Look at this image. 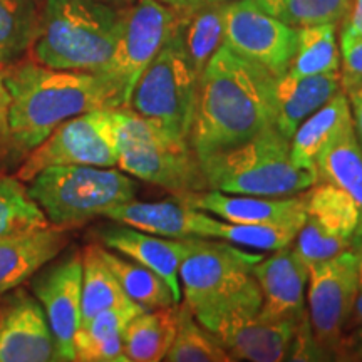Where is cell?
I'll return each instance as SVG.
<instances>
[{"label": "cell", "instance_id": "7c38bea8", "mask_svg": "<svg viewBox=\"0 0 362 362\" xmlns=\"http://www.w3.org/2000/svg\"><path fill=\"white\" fill-rule=\"evenodd\" d=\"M223 44L272 74L288 71L297 49V29L265 13L253 0L225 4Z\"/></svg>", "mask_w": 362, "mask_h": 362}, {"label": "cell", "instance_id": "277c9868", "mask_svg": "<svg viewBox=\"0 0 362 362\" xmlns=\"http://www.w3.org/2000/svg\"><path fill=\"white\" fill-rule=\"evenodd\" d=\"M126 7L103 0H45L29 57L52 69L98 72L115 52Z\"/></svg>", "mask_w": 362, "mask_h": 362}, {"label": "cell", "instance_id": "836d02e7", "mask_svg": "<svg viewBox=\"0 0 362 362\" xmlns=\"http://www.w3.org/2000/svg\"><path fill=\"white\" fill-rule=\"evenodd\" d=\"M44 211L29 194L27 183L0 171V238L47 226Z\"/></svg>", "mask_w": 362, "mask_h": 362}, {"label": "cell", "instance_id": "8d00e7d4", "mask_svg": "<svg viewBox=\"0 0 362 362\" xmlns=\"http://www.w3.org/2000/svg\"><path fill=\"white\" fill-rule=\"evenodd\" d=\"M341 88L362 83V37L341 33Z\"/></svg>", "mask_w": 362, "mask_h": 362}, {"label": "cell", "instance_id": "d6a6232c", "mask_svg": "<svg viewBox=\"0 0 362 362\" xmlns=\"http://www.w3.org/2000/svg\"><path fill=\"white\" fill-rule=\"evenodd\" d=\"M165 361L170 362H233V357L210 330L194 319L185 302H180L178 329Z\"/></svg>", "mask_w": 362, "mask_h": 362}, {"label": "cell", "instance_id": "d590c367", "mask_svg": "<svg viewBox=\"0 0 362 362\" xmlns=\"http://www.w3.org/2000/svg\"><path fill=\"white\" fill-rule=\"evenodd\" d=\"M293 252L304 264L309 267L312 264L334 259L339 253L352 248V240L344 238L324 228L310 216H307L304 225L298 230L296 240H293Z\"/></svg>", "mask_w": 362, "mask_h": 362}, {"label": "cell", "instance_id": "4316f807", "mask_svg": "<svg viewBox=\"0 0 362 362\" xmlns=\"http://www.w3.org/2000/svg\"><path fill=\"white\" fill-rule=\"evenodd\" d=\"M133 304L99 253V245L83 250V287H81V324L107 309ZM136 304V302H134ZM79 324V325H81Z\"/></svg>", "mask_w": 362, "mask_h": 362}, {"label": "cell", "instance_id": "e575fe53", "mask_svg": "<svg viewBox=\"0 0 362 362\" xmlns=\"http://www.w3.org/2000/svg\"><path fill=\"white\" fill-rule=\"evenodd\" d=\"M265 13L291 27L342 24L352 0H253Z\"/></svg>", "mask_w": 362, "mask_h": 362}, {"label": "cell", "instance_id": "603a6c76", "mask_svg": "<svg viewBox=\"0 0 362 362\" xmlns=\"http://www.w3.org/2000/svg\"><path fill=\"white\" fill-rule=\"evenodd\" d=\"M144 309L138 304L107 309L81 324L74 337L76 361L81 362H128L123 332L134 315Z\"/></svg>", "mask_w": 362, "mask_h": 362}, {"label": "cell", "instance_id": "83f0119b", "mask_svg": "<svg viewBox=\"0 0 362 362\" xmlns=\"http://www.w3.org/2000/svg\"><path fill=\"white\" fill-rule=\"evenodd\" d=\"M42 7L39 0H0V66L24 59L39 34Z\"/></svg>", "mask_w": 362, "mask_h": 362}, {"label": "cell", "instance_id": "8992f818", "mask_svg": "<svg viewBox=\"0 0 362 362\" xmlns=\"http://www.w3.org/2000/svg\"><path fill=\"white\" fill-rule=\"evenodd\" d=\"M208 189L253 194L293 197L317 183V171L298 168L291 160V139L275 124L262 129L237 146L203 158Z\"/></svg>", "mask_w": 362, "mask_h": 362}, {"label": "cell", "instance_id": "e0dca14e", "mask_svg": "<svg viewBox=\"0 0 362 362\" xmlns=\"http://www.w3.org/2000/svg\"><path fill=\"white\" fill-rule=\"evenodd\" d=\"M103 247L148 267L168 284L175 300H181L180 265L189 250V238H166L117 223L96 230Z\"/></svg>", "mask_w": 362, "mask_h": 362}, {"label": "cell", "instance_id": "1f68e13d", "mask_svg": "<svg viewBox=\"0 0 362 362\" xmlns=\"http://www.w3.org/2000/svg\"><path fill=\"white\" fill-rule=\"evenodd\" d=\"M336 33V24L298 27L297 49L287 74L314 76L337 72L341 67V49L337 45Z\"/></svg>", "mask_w": 362, "mask_h": 362}, {"label": "cell", "instance_id": "7bdbcfd3", "mask_svg": "<svg viewBox=\"0 0 362 362\" xmlns=\"http://www.w3.org/2000/svg\"><path fill=\"white\" fill-rule=\"evenodd\" d=\"M362 329V284L359 282L357 287V293L354 298V304H352L349 319H347L346 327H344V334L352 332V330Z\"/></svg>", "mask_w": 362, "mask_h": 362}, {"label": "cell", "instance_id": "6da1fadb", "mask_svg": "<svg viewBox=\"0 0 362 362\" xmlns=\"http://www.w3.org/2000/svg\"><path fill=\"white\" fill-rule=\"evenodd\" d=\"M277 79L265 67L220 45L198 83L189 143L200 160L275 124Z\"/></svg>", "mask_w": 362, "mask_h": 362}, {"label": "cell", "instance_id": "f546056e", "mask_svg": "<svg viewBox=\"0 0 362 362\" xmlns=\"http://www.w3.org/2000/svg\"><path fill=\"white\" fill-rule=\"evenodd\" d=\"M307 216L329 232L349 238L354 243L361 228V214L356 202L341 188L325 181H317L305 189Z\"/></svg>", "mask_w": 362, "mask_h": 362}, {"label": "cell", "instance_id": "5b68a950", "mask_svg": "<svg viewBox=\"0 0 362 362\" xmlns=\"http://www.w3.org/2000/svg\"><path fill=\"white\" fill-rule=\"evenodd\" d=\"M111 111L117 168L166 189L173 197L208 189L202 161L189 139L171 133L161 123L138 115L128 106Z\"/></svg>", "mask_w": 362, "mask_h": 362}, {"label": "cell", "instance_id": "ab89813d", "mask_svg": "<svg viewBox=\"0 0 362 362\" xmlns=\"http://www.w3.org/2000/svg\"><path fill=\"white\" fill-rule=\"evenodd\" d=\"M346 93L347 101L351 106V115H352V123H354V129L362 146V83H356L342 88Z\"/></svg>", "mask_w": 362, "mask_h": 362}, {"label": "cell", "instance_id": "f35d334b", "mask_svg": "<svg viewBox=\"0 0 362 362\" xmlns=\"http://www.w3.org/2000/svg\"><path fill=\"white\" fill-rule=\"evenodd\" d=\"M336 361H362V329L344 334L336 351Z\"/></svg>", "mask_w": 362, "mask_h": 362}, {"label": "cell", "instance_id": "3957f363", "mask_svg": "<svg viewBox=\"0 0 362 362\" xmlns=\"http://www.w3.org/2000/svg\"><path fill=\"white\" fill-rule=\"evenodd\" d=\"M262 259L260 253L225 240L189 238V250L180 265L181 297L203 327L215 334L259 314L262 292L253 267Z\"/></svg>", "mask_w": 362, "mask_h": 362}, {"label": "cell", "instance_id": "74e56055", "mask_svg": "<svg viewBox=\"0 0 362 362\" xmlns=\"http://www.w3.org/2000/svg\"><path fill=\"white\" fill-rule=\"evenodd\" d=\"M4 67L0 66V165L4 168L16 166L13 161V149L11 138V123H8V111H11V94L4 81Z\"/></svg>", "mask_w": 362, "mask_h": 362}, {"label": "cell", "instance_id": "ba28073f", "mask_svg": "<svg viewBox=\"0 0 362 362\" xmlns=\"http://www.w3.org/2000/svg\"><path fill=\"white\" fill-rule=\"evenodd\" d=\"M200 76L183 47L178 17L160 52L139 76L128 107L189 139Z\"/></svg>", "mask_w": 362, "mask_h": 362}, {"label": "cell", "instance_id": "60d3db41", "mask_svg": "<svg viewBox=\"0 0 362 362\" xmlns=\"http://www.w3.org/2000/svg\"><path fill=\"white\" fill-rule=\"evenodd\" d=\"M341 33L362 37V0H352L351 11L342 22Z\"/></svg>", "mask_w": 362, "mask_h": 362}, {"label": "cell", "instance_id": "5bb4252c", "mask_svg": "<svg viewBox=\"0 0 362 362\" xmlns=\"http://www.w3.org/2000/svg\"><path fill=\"white\" fill-rule=\"evenodd\" d=\"M59 361L40 302L21 287L0 297V362Z\"/></svg>", "mask_w": 362, "mask_h": 362}, {"label": "cell", "instance_id": "2e32d148", "mask_svg": "<svg viewBox=\"0 0 362 362\" xmlns=\"http://www.w3.org/2000/svg\"><path fill=\"white\" fill-rule=\"evenodd\" d=\"M260 285L262 319H302L305 310V287L309 267L297 257L292 245L279 248L269 259L253 267Z\"/></svg>", "mask_w": 362, "mask_h": 362}, {"label": "cell", "instance_id": "ee69618b", "mask_svg": "<svg viewBox=\"0 0 362 362\" xmlns=\"http://www.w3.org/2000/svg\"><path fill=\"white\" fill-rule=\"evenodd\" d=\"M354 250H357V255H359V282L362 284V243L359 247H356Z\"/></svg>", "mask_w": 362, "mask_h": 362}, {"label": "cell", "instance_id": "f6af8a7d", "mask_svg": "<svg viewBox=\"0 0 362 362\" xmlns=\"http://www.w3.org/2000/svg\"><path fill=\"white\" fill-rule=\"evenodd\" d=\"M103 2H107V4H115V6H126L124 0H103Z\"/></svg>", "mask_w": 362, "mask_h": 362}, {"label": "cell", "instance_id": "9c48e42d", "mask_svg": "<svg viewBox=\"0 0 362 362\" xmlns=\"http://www.w3.org/2000/svg\"><path fill=\"white\" fill-rule=\"evenodd\" d=\"M111 110L98 107L59 124L17 166V178L27 183L51 166H117V143Z\"/></svg>", "mask_w": 362, "mask_h": 362}, {"label": "cell", "instance_id": "30bf717a", "mask_svg": "<svg viewBox=\"0 0 362 362\" xmlns=\"http://www.w3.org/2000/svg\"><path fill=\"white\" fill-rule=\"evenodd\" d=\"M175 22L176 12L161 0H136L126 7L115 52L94 72L115 86L121 106H128L139 76L160 52Z\"/></svg>", "mask_w": 362, "mask_h": 362}, {"label": "cell", "instance_id": "7402d4cb", "mask_svg": "<svg viewBox=\"0 0 362 362\" xmlns=\"http://www.w3.org/2000/svg\"><path fill=\"white\" fill-rule=\"evenodd\" d=\"M315 170L317 181L341 188L356 202L361 214V228L352 248L359 247L362 243V146L352 119L347 121L319 153Z\"/></svg>", "mask_w": 362, "mask_h": 362}, {"label": "cell", "instance_id": "44dd1931", "mask_svg": "<svg viewBox=\"0 0 362 362\" xmlns=\"http://www.w3.org/2000/svg\"><path fill=\"white\" fill-rule=\"evenodd\" d=\"M341 89L339 71L314 76H291L285 72L277 79L275 126L285 138L291 139L298 126Z\"/></svg>", "mask_w": 362, "mask_h": 362}, {"label": "cell", "instance_id": "d6986e66", "mask_svg": "<svg viewBox=\"0 0 362 362\" xmlns=\"http://www.w3.org/2000/svg\"><path fill=\"white\" fill-rule=\"evenodd\" d=\"M304 317L275 320L262 319L257 314L226 325L214 336L228 351L233 361H288L298 325L304 320Z\"/></svg>", "mask_w": 362, "mask_h": 362}, {"label": "cell", "instance_id": "52a82bcc", "mask_svg": "<svg viewBox=\"0 0 362 362\" xmlns=\"http://www.w3.org/2000/svg\"><path fill=\"white\" fill-rule=\"evenodd\" d=\"M27 189L51 225L74 230L134 200L136 187L117 166L67 165L45 168Z\"/></svg>", "mask_w": 362, "mask_h": 362}, {"label": "cell", "instance_id": "bcb514c9", "mask_svg": "<svg viewBox=\"0 0 362 362\" xmlns=\"http://www.w3.org/2000/svg\"><path fill=\"white\" fill-rule=\"evenodd\" d=\"M124 2H126V6H131V4H134L136 0H124Z\"/></svg>", "mask_w": 362, "mask_h": 362}, {"label": "cell", "instance_id": "d4e9b609", "mask_svg": "<svg viewBox=\"0 0 362 362\" xmlns=\"http://www.w3.org/2000/svg\"><path fill=\"white\" fill-rule=\"evenodd\" d=\"M352 119L346 93L341 89L310 115L291 138V160L298 168L315 170V160L334 134ZM317 171V170H315Z\"/></svg>", "mask_w": 362, "mask_h": 362}, {"label": "cell", "instance_id": "ac0fdd59", "mask_svg": "<svg viewBox=\"0 0 362 362\" xmlns=\"http://www.w3.org/2000/svg\"><path fill=\"white\" fill-rule=\"evenodd\" d=\"M71 232L49 223L0 238V297L21 287L49 262L57 259L69 245Z\"/></svg>", "mask_w": 362, "mask_h": 362}, {"label": "cell", "instance_id": "7a4b0ae2", "mask_svg": "<svg viewBox=\"0 0 362 362\" xmlns=\"http://www.w3.org/2000/svg\"><path fill=\"white\" fill-rule=\"evenodd\" d=\"M2 71L16 168L64 121L98 107H121L115 86L94 72L52 69L27 56Z\"/></svg>", "mask_w": 362, "mask_h": 362}, {"label": "cell", "instance_id": "8fae6325", "mask_svg": "<svg viewBox=\"0 0 362 362\" xmlns=\"http://www.w3.org/2000/svg\"><path fill=\"white\" fill-rule=\"evenodd\" d=\"M309 324L324 361L336 359L339 342L359 287V255L354 248L309 265Z\"/></svg>", "mask_w": 362, "mask_h": 362}, {"label": "cell", "instance_id": "ffe728a7", "mask_svg": "<svg viewBox=\"0 0 362 362\" xmlns=\"http://www.w3.org/2000/svg\"><path fill=\"white\" fill-rule=\"evenodd\" d=\"M205 211L183 205L180 200L126 202L107 211L106 218L133 226L141 232L166 238L200 237Z\"/></svg>", "mask_w": 362, "mask_h": 362}, {"label": "cell", "instance_id": "cb8c5ba5", "mask_svg": "<svg viewBox=\"0 0 362 362\" xmlns=\"http://www.w3.org/2000/svg\"><path fill=\"white\" fill-rule=\"evenodd\" d=\"M178 317L180 302L161 309L143 310L134 315L123 332L128 362L165 361L178 329Z\"/></svg>", "mask_w": 362, "mask_h": 362}, {"label": "cell", "instance_id": "484cf974", "mask_svg": "<svg viewBox=\"0 0 362 362\" xmlns=\"http://www.w3.org/2000/svg\"><path fill=\"white\" fill-rule=\"evenodd\" d=\"M99 245V253L117 279L126 296L144 310H155L176 304L173 292L160 275L129 257Z\"/></svg>", "mask_w": 362, "mask_h": 362}, {"label": "cell", "instance_id": "b9f144b4", "mask_svg": "<svg viewBox=\"0 0 362 362\" xmlns=\"http://www.w3.org/2000/svg\"><path fill=\"white\" fill-rule=\"evenodd\" d=\"M161 2H165L176 12H189L205 6H221V4L233 2V0H161Z\"/></svg>", "mask_w": 362, "mask_h": 362}, {"label": "cell", "instance_id": "4fadbf2b", "mask_svg": "<svg viewBox=\"0 0 362 362\" xmlns=\"http://www.w3.org/2000/svg\"><path fill=\"white\" fill-rule=\"evenodd\" d=\"M83 252L69 250L33 277L30 288L42 305L59 361H76L74 337L81 324Z\"/></svg>", "mask_w": 362, "mask_h": 362}, {"label": "cell", "instance_id": "f1b7e54d", "mask_svg": "<svg viewBox=\"0 0 362 362\" xmlns=\"http://www.w3.org/2000/svg\"><path fill=\"white\" fill-rule=\"evenodd\" d=\"M225 4L205 6L189 12H176L183 47L194 72L202 76L208 61L223 44Z\"/></svg>", "mask_w": 362, "mask_h": 362}, {"label": "cell", "instance_id": "9a60e30c", "mask_svg": "<svg viewBox=\"0 0 362 362\" xmlns=\"http://www.w3.org/2000/svg\"><path fill=\"white\" fill-rule=\"evenodd\" d=\"M183 205L205 214L218 216L232 223H269V225H298L307 218L305 192L293 197L270 198L253 194H233L205 189L175 197Z\"/></svg>", "mask_w": 362, "mask_h": 362}, {"label": "cell", "instance_id": "4dcf8cb0", "mask_svg": "<svg viewBox=\"0 0 362 362\" xmlns=\"http://www.w3.org/2000/svg\"><path fill=\"white\" fill-rule=\"evenodd\" d=\"M298 225H269V223H232L220 221L205 214L202 223V238H216L238 247L257 248V250L275 252L279 248L292 245Z\"/></svg>", "mask_w": 362, "mask_h": 362}]
</instances>
